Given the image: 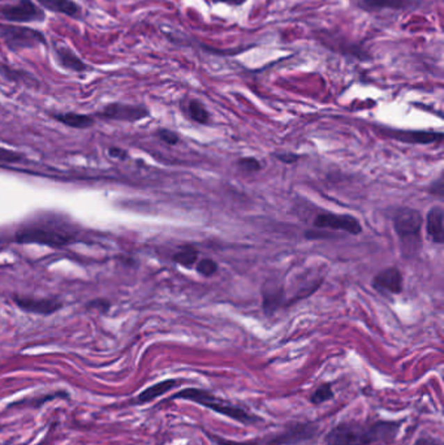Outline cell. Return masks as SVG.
Returning <instances> with one entry per match:
<instances>
[{
  "label": "cell",
  "mask_w": 444,
  "mask_h": 445,
  "mask_svg": "<svg viewBox=\"0 0 444 445\" xmlns=\"http://www.w3.org/2000/svg\"><path fill=\"white\" fill-rule=\"evenodd\" d=\"M413 445H441V442L438 439H435V437L422 436Z\"/></svg>",
  "instance_id": "31"
},
{
  "label": "cell",
  "mask_w": 444,
  "mask_h": 445,
  "mask_svg": "<svg viewBox=\"0 0 444 445\" xmlns=\"http://www.w3.org/2000/svg\"><path fill=\"white\" fill-rule=\"evenodd\" d=\"M149 110L145 106L125 104V103H111L103 107L98 116L102 119L118 120V122H140L149 116Z\"/></svg>",
  "instance_id": "8"
},
{
  "label": "cell",
  "mask_w": 444,
  "mask_h": 445,
  "mask_svg": "<svg viewBox=\"0 0 444 445\" xmlns=\"http://www.w3.org/2000/svg\"><path fill=\"white\" fill-rule=\"evenodd\" d=\"M15 302L28 313L49 315L61 309V302L55 300H34V298H15Z\"/></svg>",
  "instance_id": "16"
},
{
  "label": "cell",
  "mask_w": 444,
  "mask_h": 445,
  "mask_svg": "<svg viewBox=\"0 0 444 445\" xmlns=\"http://www.w3.org/2000/svg\"><path fill=\"white\" fill-rule=\"evenodd\" d=\"M0 19L12 24L43 22L46 19V13L33 0H19L17 3L12 4H1Z\"/></svg>",
  "instance_id": "6"
},
{
  "label": "cell",
  "mask_w": 444,
  "mask_h": 445,
  "mask_svg": "<svg viewBox=\"0 0 444 445\" xmlns=\"http://www.w3.org/2000/svg\"><path fill=\"white\" fill-rule=\"evenodd\" d=\"M396 141L414 145H430L435 142H442L443 133L424 132V131H391L388 134Z\"/></svg>",
  "instance_id": "14"
},
{
  "label": "cell",
  "mask_w": 444,
  "mask_h": 445,
  "mask_svg": "<svg viewBox=\"0 0 444 445\" xmlns=\"http://www.w3.org/2000/svg\"><path fill=\"white\" fill-rule=\"evenodd\" d=\"M314 227L317 229H331L358 236L363 233V225L354 215H338L333 213H319L314 218Z\"/></svg>",
  "instance_id": "7"
},
{
  "label": "cell",
  "mask_w": 444,
  "mask_h": 445,
  "mask_svg": "<svg viewBox=\"0 0 444 445\" xmlns=\"http://www.w3.org/2000/svg\"><path fill=\"white\" fill-rule=\"evenodd\" d=\"M219 270V264H216L212 258H203L197 261L196 271L203 277H212Z\"/></svg>",
  "instance_id": "23"
},
{
  "label": "cell",
  "mask_w": 444,
  "mask_h": 445,
  "mask_svg": "<svg viewBox=\"0 0 444 445\" xmlns=\"http://www.w3.org/2000/svg\"><path fill=\"white\" fill-rule=\"evenodd\" d=\"M52 118L56 122H61L67 127L76 128V129H85L94 124V119L88 115H81L76 112H65V113H54Z\"/></svg>",
  "instance_id": "19"
},
{
  "label": "cell",
  "mask_w": 444,
  "mask_h": 445,
  "mask_svg": "<svg viewBox=\"0 0 444 445\" xmlns=\"http://www.w3.org/2000/svg\"><path fill=\"white\" fill-rule=\"evenodd\" d=\"M0 41L10 52L29 50L38 46H46V35L42 31L24 25L1 24L0 22Z\"/></svg>",
  "instance_id": "5"
},
{
  "label": "cell",
  "mask_w": 444,
  "mask_h": 445,
  "mask_svg": "<svg viewBox=\"0 0 444 445\" xmlns=\"http://www.w3.org/2000/svg\"><path fill=\"white\" fill-rule=\"evenodd\" d=\"M157 136L161 138V141L168 143V145H176L179 142V136L170 129H159L157 132Z\"/></svg>",
  "instance_id": "26"
},
{
  "label": "cell",
  "mask_w": 444,
  "mask_h": 445,
  "mask_svg": "<svg viewBox=\"0 0 444 445\" xmlns=\"http://www.w3.org/2000/svg\"><path fill=\"white\" fill-rule=\"evenodd\" d=\"M426 233L429 238L436 243H444V211L441 206H434L426 216Z\"/></svg>",
  "instance_id": "15"
},
{
  "label": "cell",
  "mask_w": 444,
  "mask_h": 445,
  "mask_svg": "<svg viewBox=\"0 0 444 445\" xmlns=\"http://www.w3.org/2000/svg\"><path fill=\"white\" fill-rule=\"evenodd\" d=\"M239 168L248 173H254L261 171L262 168V164L257 159V158H253V156H246V158H241L239 159L237 162Z\"/></svg>",
  "instance_id": "24"
},
{
  "label": "cell",
  "mask_w": 444,
  "mask_h": 445,
  "mask_svg": "<svg viewBox=\"0 0 444 445\" xmlns=\"http://www.w3.org/2000/svg\"><path fill=\"white\" fill-rule=\"evenodd\" d=\"M0 74H3L7 80L15 82H22L26 85H38V80L26 71H21L16 68H10L8 65L0 63Z\"/></svg>",
  "instance_id": "20"
},
{
  "label": "cell",
  "mask_w": 444,
  "mask_h": 445,
  "mask_svg": "<svg viewBox=\"0 0 444 445\" xmlns=\"http://www.w3.org/2000/svg\"><path fill=\"white\" fill-rule=\"evenodd\" d=\"M333 398V385L324 383L318 387L310 396V403L313 405H321Z\"/></svg>",
  "instance_id": "22"
},
{
  "label": "cell",
  "mask_w": 444,
  "mask_h": 445,
  "mask_svg": "<svg viewBox=\"0 0 444 445\" xmlns=\"http://www.w3.org/2000/svg\"><path fill=\"white\" fill-rule=\"evenodd\" d=\"M198 255L200 252L194 246L187 245L182 246V249L173 255V261L185 268H192L198 261Z\"/></svg>",
  "instance_id": "21"
},
{
  "label": "cell",
  "mask_w": 444,
  "mask_h": 445,
  "mask_svg": "<svg viewBox=\"0 0 444 445\" xmlns=\"http://www.w3.org/2000/svg\"><path fill=\"white\" fill-rule=\"evenodd\" d=\"M262 309L267 316H273L282 306L287 305L285 291L282 282L276 277L267 279L262 285Z\"/></svg>",
  "instance_id": "10"
},
{
  "label": "cell",
  "mask_w": 444,
  "mask_h": 445,
  "mask_svg": "<svg viewBox=\"0 0 444 445\" xmlns=\"http://www.w3.org/2000/svg\"><path fill=\"white\" fill-rule=\"evenodd\" d=\"M214 4H224V6H228V7H232V8H239L245 6L249 0H212Z\"/></svg>",
  "instance_id": "30"
},
{
  "label": "cell",
  "mask_w": 444,
  "mask_h": 445,
  "mask_svg": "<svg viewBox=\"0 0 444 445\" xmlns=\"http://www.w3.org/2000/svg\"><path fill=\"white\" fill-rule=\"evenodd\" d=\"M429 192L431 193V194H434V195H438V197H443L444 193V181H443V176H441L438 180H435L431 185H430V188H429Z\"/></svg>",
  "instance_id": "28"
},
{
  "label": "cell",
  "mask_w": 444,
  "mask_h": 445,
  "mask_svg": "<svg viewBox=\"0 0 444 445\" xmlns=\"http://www.w3.org/2000/svg\"><path fill=\"white\" fill-rule=\"evenodd\" d=\"M182 111H185L188 118L197 124L207 125L212 122L210 112L200 99L192 98V99L185 102V104L182 106Z\"/></svg>",
  "instance_id": "17"
},
{
  "label": "cell",
  "mask_w": 444,
  "mask_h": 445,
  "mask_svg": "<svg viewBox=\"0 0 444 445\" xmlns=\"http://www.w3.org/2000/svg\"><path fill=\"white\" fill-rule=\"evenodd\" d=\"M40 4V8L50 10L54 13L64 15L72 20H82L84 12L82 7L74 0H35Z\"/></svg>",
  "instance_id": "13"
},
{
  "label": "cell",
  "mask_w": 444,
  "mask_h": 445,
  "mask_svg": "<svg viewBox=\"0 0 444 445\" xmlns=\"http://www.w3.org/2000/svg\"><path fill=\"white\" fill-rule=\"evenodd\" d=\"M356 10L367 15H403L430 10L434 0H348Z\"/></svg>",
  "instance_id": "4"
},
{
  "label": "cell",
  "mask_w": 444,
  "mask_h": 445,
  "mask_svg": "<svg viewBox=\"0 0 444 445\" xmlns=\"http://www.w3.org/2000/svg\"><path fill=\"white\" fill-rule=\"evenodd\" d=\"M175 400H187L194 404L201 405L203 407L215 412L218 414L224 415L235 422L244 426H255L263 422L262 418L249 412L248 409L235 405L228 400L214 395L207 389L202 388H185L176 395L172 396Z\"/></svg>",
  "instance_id": "2"
},
{
  "label": "cell",
  "mask_w": 444,
  "mask_h": 445,
  "mask_svg": "<svg viewBox=\"0 0 444 445\" xmlns=\"http://www.w3.org/2000/svg\"><path fill=\"white\" fill-rule=\"evenodd\" d=\"M403 273L397 267H387L374 276V289L382 294H400L403 292Z\"/></svg>",
  "instance_id": "11"
},
{
  "label": "cell",
  "mask_w": 444,
  "mask_h": 445,
  "mask_svg": "<svg viewBox=\"0 0 444 445\" xmlns=\"http://www.w3.org/2000/svg\"><path fill=\"white\" fill-rule=\"evenodd\" d=\"M20 161L21 155H19V154L0 147V162L17 163L20 162Z\"/></svg>",
  "instance_id": "27"
},
{
  "label": "cell",
  "mask_w": 444,
  "mask_h": 445,
  "mask_svg": "<svg viewBox=\"0 0 444 445\" xmlns=\"http://www.w3.org/2000/svg\"><path fill=\"white\" fill-rule=\"evenodd\" d=\"M206 434H207L209 439H210L215 445H260L258 439H255V440H246V442H235V440H230V439H224L222 436L212 435V434H209V432H206Z\"/></svg>",
  "instance_id": "25"
},
{
  "label": "cell",
  "mask_w": 444,
  "mask_h": 445,
  "mask_svg": "<svg viewBox=\"0 0 444 445\" xmlns=\"http://www.w3.org/2000/svg\"><path fill=\"white\" fill-rule=\"evenodd\" d=\"M424 218L412 207H402L394 215V229L402 246V255L411 258L421 248V229Z\"/></svg>",
  "instance_id": "3"
},
{
  "label": "cell",
  "mask_w": 444,
  "mask_h": 445,
  "mask_svg": "<svg viewBox=\"0 0 444 445\" xmlns=\"http://www.w3.org/2000/svg\"><path fill=\"white\" fill-rule=\"evenodd\" d=\"M110 154H111L112 156H119L121 159H122V158H125V155H127L125 152H122L120 149H111V150H110Z\"/></svg>",
  "instance_id": "32"
},
{
  "label": "cell",
  "mask_w": 444,
  "mask_h": 445,
  "mask_svg": "<svg viewBox=\"0 0 444 445\" xmlns=\"http://www.w3.org/2000/svg\"><path fill=\"white\" fill-rule=\"evenodd\" d=\"M16 241L20 243H40L52 248H61L68 245L71 237L55 231H47L42 228H25L16 234Z\"/></svg>",
  "instance_id": "9"
},
{
  "label": "cell",
  "mask_w": 444,
  "mask_h": 445,
  "mask_svg": "<svg viewBox=\"0 0 444 445\" xmlns=\"http://www.w3.org/2000/svg\"><path fill=\"white\" fill-rule=\"evenodd\" d=\"M177 380H173V379H167V380H163L159 382L157 385H152L149 388H146L145 391H142L141 394L138 395L137 398V403L138 404H146V403H150L152 400L161 397V396L168 394L171 389H173L175 387H177Z\"/></svg>",
  "instance_id": "18"
},
{
  "label": "cell",
  "mask_w": 444,
  "mask_h": 445,
  "mask_svg": "<svg viewBox=\"0 0 444 445\" xmlns=\"http://www.w3.org/2000/svg\"><path fill=\"white\" fill-rule=\"evenodd\" d=\"M52 55L55 61L58 63V65L65 71L73 72V73H85V72L91 71L90 67L67 44H61V43L54 44Z\"/></svg>",
  "instance_id": "12"
},
{
  "label": "cell",
  "mask_w": 444,
  "mask_h": 445,
  "mask_svg": "<svg viewBox=\"0 0 444 445\" xmlns=\"http://www.w3.org/2000/svg\"><path fill=\"white\" fill-rule=\"evenodd\" d=\"M400 422L376 421L372 423L342 422L326 436L327 445H372L394 440Z\"/></svg>",
  "instance_id": "1"
},
{
  "label": "cell",
  "mask_w": 444,
  "mask_h": 445,
  "mask_svg": "<svg viewBox=\"0 0 444 445\" xmlns=\"http://www.w3.org/2000/svg\"><path fill=\"white\" fill-rule=\"evenodd\" d=\"M278 158V161L285 163V164H293V163L299 162V155L292 154V152H283V154H276L275 155Z\"/></svg>",
  "instance_id": "29"
}]
</instances>
